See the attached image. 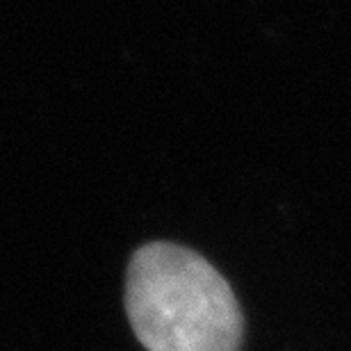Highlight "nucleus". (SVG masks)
I'll return each mask as SVG.
<instances>
[{"label":"nucleus","mask_w":351,"mask_h":351,"mask_svg":"<svg viewBox=\"0 0 351 351\" xmlns=\"http://www.w3.org/2000/svg\"><path fill=\"white\" fill-rule=\"evenodd\" d=\"M125 311L149 351H240L244 319L233 290L206 258L146 244L125 276Z\"/></svg>","instance_id":"nucleus-1"}]
</instances>
